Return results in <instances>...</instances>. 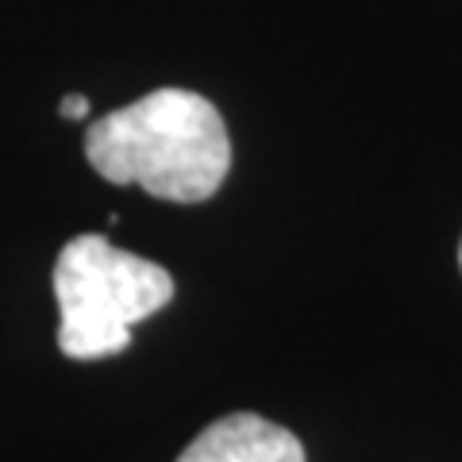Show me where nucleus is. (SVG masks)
I'll return each instance as SVG.
<instances>
[{
	"instance_id": "f257e3e1",
	"label": "nucleus",
	"mask_w": 462,
	"mask_h": 462,
	"mask_svg": "<svg viewBox=\"0 0 462 462\" xmlns=\"http://www.w3.org/2000/svg\"><path fill=\"white\" fill-rule=\"evenodd\" d=\"M85 158L112 185H139L158 200L200 205L231 170V139L212 100L154 89L89 124Z\"/></svg>"
},
{
	"instance_id": "f03ea898",
	"label": "nucleus",
	"mask_w": 462,
	"mask_h": 462,
	"mask_svg": "<svg viewBox=\"0 0 462 462\" xmlns=\"http://www.w3.org/2000/svg\"><path fill=\"white\" fill-rule=\"evenodd\" d=\"M58 351L78 363L108 358L132 346V328L170 305L166 266L112 247L105 236H74L54 263Z\"/></svg>"
},
{
	"instance_id": "7ed1b4c3",
	"label": "nucleus",
	"mask_w": 462,
	"mask_h": 462,
	"mask_svg": "<svg viewBox=\"0 0 462 462\" xmlns=\"http://www.w3.org/2000/svg\"><path fill=\"white\" fill-rule=\"evenodd\" d=\"M178 462H305V447L289 428L258 412H231L200 431Z\"/></svg>"
},
{
	"instance_id": "20e7f679",
	"label": "nucleus",
	"mask_w": 462,
	"mask_h": 462,
	"mask_svg": "<svg viewBox=\"0 0 462 462\" xmlns=\"http://www.w3.org/2000/svg\"><path fill=\"white\" fill-rule=\"evenodd\" d=\"M58 112H62L66 120H85V116H89V100H85V97H62Z\"/></svg>"
},
{
	"instance_id": "39448f33",
	"label": "nucleus",
	"mask_w": 462,
	"mask_h": 462,
	"mask_svg": "<svg viewBox=\"0 0 462 462\" xmlns=\"http://www.w3.org/2000/svg\"><path fill=\"white\" fill-rule=\"evenodd\" d=\"M458 266H462V243H458Z\"/></svg>"
}]
</instances>
